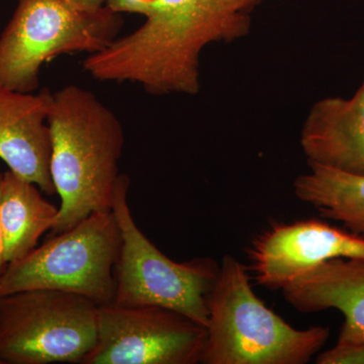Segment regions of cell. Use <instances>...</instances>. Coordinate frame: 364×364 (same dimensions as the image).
Here are the masks:
<instances>
[{"label":"cell","instance_id":"1","mask_svg":"<svg viewBox=\"0 0 364 364\" xmlns=\"http://www.w3.org/2000/svg\"><path fill=\"white\" fill-rule=\"evenodd\" d=\"M267 0H107L117 14L145 21L91 54L83 69L105 82H129L151 95H196L200 59L213 43H232L250 33L252 14Z\"/></svg>","mask_w":364,"mask_h":364},{"label":"cell","instance_id":"2","mask_svg":"<svg viewBox=\"0 0 364 364\" xmlns=\"http://www.w3.org/2000/svg\"><path fill=\"white\" fill-rule=\"evenodd\" d=\"M51 173L60 198L50 235L90 215L112 210L124 132L117 114L90 90L66 85L53 92L49 114Z\"/></svg>","mask_w":364,"mask_h":364},{"label":"cell","instance_id":"3","mask_svg":"<svg viewBox=\"0 0 364 364\" xmlns=\"http://www.w3.org/2000/svg\"><path fill=\"white\" fill-rule=\"evenodd\" d=\"M249 268L225 255L208 301L203 364H305L320 352L330 329L299 330L254 293Z\"/></svg>","mask_w":364,"mask_h":364},{"label":"cell","instance_id":"4","mask_svg":"<svg viewBox=\"0 0 364 364\" xmlns=\"http://www.w3.org/2000/svg\"><path fill=\"white\" fill-rule=\"evenodd\" d=\"M123 25L122 14L107 6L87 11L66 0H18L0 33V86L35 92L44 64L61 55L102 51Z\"/></svg>","mask_w":364,"mask_h":364},{"label":"cell","instance_id":"5","mask_svg":"<svg viewBox=\"0 0 364 364\" xmlns=\"http://www.w3.org/2000/svg\"><path fill=\"white\" fill-rule=\"evenodd\" d=\"M130 178L121 174L112 210L121 230L112 303L170 309L207 328L208 301L219 277L220 264L210 257L176 262L141 231L129 205Z\"/></svg>","mask_w":364,"mask_h":364},{"label":"cell","instance_id":"6","mask_svg":"<svg viewBox=\"0 0 364 364\" xmlns=\"http://www.w3.org/2000/svg\"><path fill=\"white\" fill-rule=\"evenodd\" d=\"M121 241L114 212L95 213L7 265L0 275V296L51 289L85 296L98 306L111 304Z\"/></svg>","mask_w":364,"mask_h":364},{"label":"cell","instance_id":"7","mask_svg":"<svg viewBox=\"0 0 364 364\" xmlns=\"http://www.w3.org/2000/svg\"><path fill=\"white\" fill-rule=\"evenodd\" d=\"M97 309L85 296L51 289L0 296V361L83 364L97 343Z\"/></svg>","mask_w":364,"mask_h":364},{"label":"cell","instance_id":"8","mask_svg":"<svg viewBox=\"0 0 364 364\" xmlns=\"http://www.w3.org/2000/svg\"><path fill=\"white\" fill-rule=\"evenodd\" d=\"M207 328L158 306H98L97 339L83 364L200 363Z\"/></svg>","mask_w":364,"mask_h":364},{"label":"cell","instance_id":"9","mask_svg":"<svg viewBox=\"0 0 364 364\" xmlns=\"http://www.w3.org/2000/svg\"><path fill=\"white\" fill-rule=\"evenodd\" d=\"M256 282L279 291L335 258H364V236L318 220L273 224L248 252Z\"/></svg>","mask_w":364,"mask_h":364},{"label":"cell","instance_id":"10","mask_svg":"<svg viewBox=\"0 0 364 364\" xmlns=\"http://www.w3.org/2000/svg\"><path fill=\"white\" fill-rule=\"evenodd\" d=\"M53 92H20L0 86V159L9 171L56 195L50 173Z\"/></svg>","mask_w":364,"mask_h":364},{"label":"cell","instance_id":"11","mask_svg":"<svg viewBox=\"0 0 364 364\" xmlns=\"http://www.w3.org/2000/svg\"><path fill=\"white\" fill-rule=\"evenodd\" d=\"M299 313L334 310L343 314L337 343L364 341V258H335L305 273L282 289Z\"/></svg>","mask_w":364,"mask_h":364},{"label":"cell","instance_id":"12","mask_svg":"<svg viewBox=\"0 0 364 364\" xmlns=\"http://www.w3.org/2000/svg\"><path fill=\"white\" fill-rule=\"evenodd\" d=\"M299 141L308 164L364 176V80L350 98L318 100Z\"/></svg>","mask_w":364,"mask_h":364},{"label":"cell","instance_id":"13","mask_svg":"<svg viewBox=\"0 0 364 364\" xmlns=\"http://www.w3.org/2000/svg\"><path fill=\"white\" fill-rule=\"evenodd\" d=\"M35 183L4 172L0 186V225L7 265L37 247L41 237L54 227L59 207L46 200Z\"/></svg>","mask_w":364,"mask_h":364},{"label":"cell","instance_id":"14","mask_svg":"<svg viewBox=\"0 0 364 364\" xmlns=\"http://www.w3.org/2000/svg\"><path fill=\"white\" fill-rule=\"evenodd\" d=\"M309 166L310 171L294 182L296 198L325 219L364 236V176L311 163Z\"/></svg>","mask_w":364,"mask_h":364},{"label":"cell","instance_id":"15","mask_svg":"<svg viewBox=\"0 0 364 364\" xmlns=\"http://www.w3.org/2000/svg\"><path fill=\"white\" fill-rule=\"evenodd\" d=\"M317 364H364V341L355 344L336 343L318 353Z\"/></svg>","mask_w":364,"mask_h":364},{"label":"cell","instance_id":"16","mask_svg":"<svg viewBox=\"0 0 364 364\" xmlns=\"http://www.w3.org/2000/svg\"><path fill=\"white\" fill-rule=\"evenodd\" d=\"M66 1L78 9L93 11V9H102L105 6L107 0H66Z\"/></svg>","mask_w":364,"mask_h":364},{"label":"cell","instance_id":"17","mask_svg":"<svg viewBox=\"0 0 364 364\" xmlns=\"http://www.w3.org/2000/svg\"><path fill=\"white\" fill-rule=\"evenodd\" d=\"M2 176H4V172L0 169V186H1ZM7 263L6 257H4V236H2L1 225H0V275L4 272Z\"/></svg>","mask_w":364,"mask_h":364},{"label":"cell","instance_id":"18","mask_svg":"<svg viewBox=\"0 0 364 364\" xmlns=\"http://www.w3.org/2000/svg\"><path fill=\"white\" fill-rule=\"evenodd\" d=\"M0 364H2L1 361H0Z\"/></svg>","mask_w":364,"mask_h":364}]
</instances>
